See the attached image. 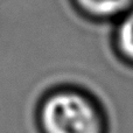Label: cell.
Here are the masks:
<instances>
[{"label":"cell","instance_id":"6da1fadb","mask_svg":"<svg viewBox=\"0 0 133 133\" xmlns=\"http://www.w3.org/2000/svg\"><path fill=\"white\" fill-rule=\"evenodd\" d=\"M39 120L43 133L105 132V119L96 98L72 85L54 88L42 97Z\"/></svg>","mask_w":133,"mask_h":133},{"label":"cell","instance_id":"7a4b0ae2","mask_svg":"<svg viewBox=\"0 0 133 133\" xmlns=\"http://www.w3.org/2000/svg\"><path fill=\"white\" fill-rule=\"evenodd\" d=\"M82 19L92 23L112 26L133 7V0H69Z\"/></svg>","mask_w":133,"mask_h":133},{"label":"cell","instance_id":"3957f363","mask_svg":"<svg viewBox=\"0 0 133 133\" xmlns=\"http://www.w3.org/2000/svg\"><path fill=\"white\" fill-rule=\"evenodd\" d=\"M110 46L116 58L133 69V7L112 25Z\"/></svg>","mask_w":133,"mask_h":133}]
</instances>
